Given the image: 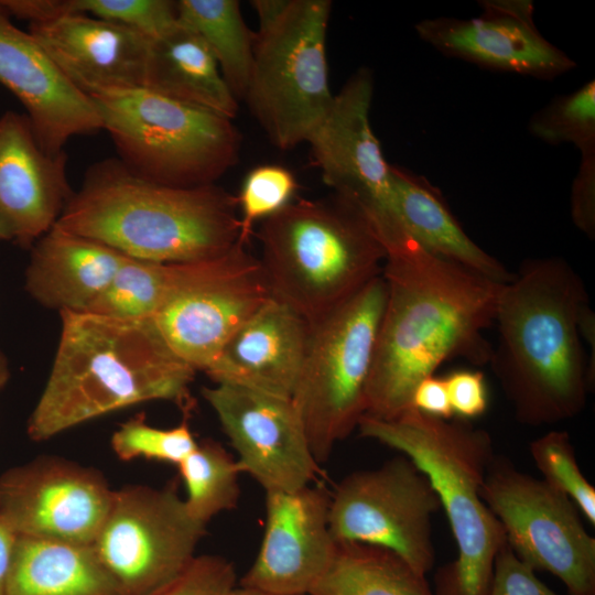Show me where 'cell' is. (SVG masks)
<instances>
[{"label":"cell","instance_id":"cell-26","mask_svg":"<svg viewBox=\"0 0 595 595\" xmlns=\"http://www.w3.org/2000/svg\"><path fill=\"white\" fill-rule=\"evenodd\" d=\"M7 595H121L91 544L17 537Z\"/></svg>","mask_w":595,"mask_h":595},{"label":"cell","instance_id":"cell-43","mask_svg":"<svg viewBox=\"0 0 595 595\" xmlns=\"http://www.w3.org/2000/svg\"><path fill=\"white\" fill-rule=\"evenodd\" d=\"M17 536L0 519V595H7V581Z\"/></svg>","mask_w":595,"mask_h":595},{"label":"cell","instance_id":"cell-20","mask_svg":"<svg viewBox=\"0 0 595 595\" xmlns=\"http://www.w3.org/2000/svg\"><path fill=\"white\" fill-rule=\"evenodd\" d=\"M0 84L23 105L41 147L56 154L75 136L102 129L93 100L78 90L0 1Z\"/></svg>","mask_w":595,"mask_h":595},{"label":"cell","instance_id":"cell-24","mask_svg":"<svg viewBox=\"0 0 595 595\" xmlns=\"http://www.w3.org/2000/svg\"><path fill=\"white\" fill-rule=\"evenodd\" d=\"M396 213L408 234L431 253L506 284L515 273L463 230L439 188L424 176L390 164Z\"/></svg>","mask_w":595,"mask_h":595},{"label":"cell","instance_id":"cell-6","mask_svg":"<svg viewBox=\"0 0 595 595\" xmlns=\"http://www.w3.org/2000/svg\"><path fill=\"white\" fill-rule=\"evenodd\" d=\"M253 234L271 296L310 327L382 273L386 251L374 228L335 194L292 201Z\"/></svg>","mask_w":595,"mask_h":595},{"label":"cell","instance_id":"cell-10","mask_svg":"<svg viewBox=\"0 0 595 595\" xmlns=\"http://www.w3.org/2000/svg\"><path fill=\"white\" fill-rule=\"evenodd\" d=\"M271 298L258 258L238 242L220 257L175 263L170 290L152 321L177 358L205 372Z\"/></svg>","mask_w":595,"mask_h":595},{"label":"cell","instance_id":"cell-8","mask_svg":"<svg viewBox=\"0 0 595 595\" xmlns=\"http://www.w3.org/2000/svg\"><path fill=\"white\" fill-rule=\"evenodd\" d=\"M387 296L382 274L311 326L292 393L316 462L328 459L366 413L367 387Z\"/></svg>","mask_w":595,"mask_h":595},{"label":"cell","instance_id":"cell-18","mask_svg":"<svg viewBox=\"0 0 595 595\" xmlns=\"http://www.w3.org/2000/svg\"><path fill=\"white\" fill-rule=\"evenodd\" d=\"M331 495L321 486L266 493V526L258 554L239 585L281 594H309L336 548Z\"/></svg>","mask_w":595,"mask_h":595},{"label":"cell","instance_id":"cell-40","mask_svg":"<svg viewBox=\"0 0 595 595\" xmlns=\"http://www.w3.org/2000/svg\"><path fill=\"white\" fill-rule=\"evenodd\" d=\"M411 407L431 416L445 420L454 418L445 380L434 375L422 379L416 385Z\"/></svg>","mask_w":595,"mask_h":595},{"label":"cell","instance_id":"cell-22","mask_svg":"<svg viewBox=\"0 0 595 595\" xmlns=\"http://www.w3.org/2000/svg\"><path fill=\"white\" fill-rule=\"evenodd\" d=\"M311 327L271 298L227 343L205 371L230 383L291 398L305 357Z\"/></svg>","mask_w":595,"mask_h":595},{"label":"cell","instance_id":"cell-34","mask_svg":"<svg viewBox=\"0 0 595 595\" xmlns=\"http://www.w3.org/2000/svg\"><path fill=\"white\" fill-rule=\"evenodd\" d=\"M296 190L294 174L282 165L262 164L249 171L237 196L239 242L248 245L255 225L291 203Z\"/></svg>","mask_w":595,"mask_h":595},{"label":"cell","instance_id":"cell-17","mask_svg":"<svg viewBox=\"0 0 595 595\" xmlns=\"http://www.w3.org/2000/svg\"><path fill=\"white\" fill-rule=\"evenodd\" d=\"M477 18L425 19L415 24L419 37L442 54L484 68L552 79L576 63L550 43L533 21L528 0L480 1Z\"/></svg>","mask_w":595,"mask_h":595},{"label":"cell","instance_id":"cell-44","mask_svg":"<svg viewBox=\"0 0 595 595\" xmlns=\"http://www.w3.org/2000/svg\"><path fill=\"white\" fill-rule=\"evenodd\" d=\"M232 595H309V594H281V593L267 592V591H261V589L245 587V586L239 585L236 587Z\"/></svg>","mask_w":595,"mask_h":595},{"label":"cell","instance_id":"cell-14","mask_svg":"<svg viewBox=\"0 0 595 595\" xmlns=\"http://www.w3.org/2000/svg\"><path fill=\"white\" fill-rule=\"evenodd\" d=\"M112 495L97 469L39 456L0 475V519L17 537L93 544Z\"/></svg>","mask_w":595,"mask_h":595},{"label":"cell","instance_id":"cell-25","mask_svg":"<svg viewBox=\"0 0 595 595\" xmlns=\"http://www.w3.org/2000/svg\"><path fill=\"white\" fill-rule=\"evenodd\" d=\"M143 88L232 120L238 100L201 36L177 23L150 43Z\"/></svg>","mask_w":595,"mask_h":595},{"label":"cell","instance_id":"cell-13","mask_svg":"<svg viewBox=\"0 0 595 595\" xmlns=\"http://www.w3.org/2000/svg\"><path fill=\"white\" fill-rule=\"evenodd\" d=\"M441 508L428 477L404 455L346 476L331 495L336 542L387 549L426 576L435 562L432 517Z\"/></svg>","mask_w":595,"mask_h":595},{"label":"cell","instance_id":"cell-41","mask_svg":"<svg viewBox=\"0 0 595 595\" xmlns=\"http://www.w3.org/2000/svg\"><path fill=\"white\" fill-rule=\"evenodd\" d=\"M577 328L581 339L584 340L592 350L587 363V376L593 389L595 383V313L589 303L584 304L577 315Z\"/></svg>","mask_w":595,"mask_h":595},{"label":"cell","instance_id":"cell-38","mask_svg":"<svg viewBox=\"0 0 595 595\" xmlns=\"http://www.w3.org/2000/svg\"><path fill=\"white\" fill-rule=\"evenodd\" d=\"M454 418L472 420L483 415L488 407L484 374L479 370H455L444 377Z\"/></svg>","mask_w":595,"mask_h":595},{"label":"cell","instance_id":"cell-23","mask_svg":"<svg viewBox=\"0 0 595 595\" xmlns=\"http://www.w3.org/2000/svg\"><path fill=\"white\" fill-rule=\"evenodd\" d=\"M128 256L55 225L33 246L25 290L39 304L63 312H87Z\"/></svg>","mask_w":595,"mask_h":595},{"label":"cell","instance_id":"cell-1","mask_svg":"<svg viewBox=\"0 0 595 595\" xmlns=\"http://www.w3.org/2000/svg\"><path fill=\"white\" fill-rule=\"evenodd\" d=\"M381 244L387 296L365 414L389 420L412 408L416 385L443 363L489 364L494 347L484 331L495 323L504 284L431 253L403 226Z\"/></svg>","mask_w":595,"mask_h":595},{"label":"cell","instance_id":"cell-3","mask_svg":"<svg viewBox=\"0 0 595 595\" xmlns=\"http://www.w3.org/2000/svg\"><path fill=\"white\" fill-rule=\"evenodd\" d=\"M55 357L26 433L47 441L72 428L150 401L191 409L195 370L166 346L152 320L63 312Z\"/></svg>","mask_w":595,"mask_h":595},{"label":"cell","instance_id":"cell-5","mask_svg":"<svg viewBox=\"0 0 595 595\" xmlns=\"http://www.w3.org/2000/svg\"><path fill=\"white\" fill-rule=\"evenodd\" d=\"M360 436L407 456L430 480L455 540L456 559L435 574L434 595H488L504 529L485 504L482 487L496 455L489 433L466 420L413 408L381 420L363 415Z\"/></svg>","mask_w":595,"mask_h":595},{"label":"cell","instance_id":"cell-33","mask_svg":"<svg viewBox=\"0 0 595 595\" xmlns=\"http://www.w3.org/2000/svg\"><path fill=\"white\" fill-rule=\"evenodd\" d=\"M110 444L119 459L147 458L178 465L197 445L187 421L171 429L148 424L143 416L122 423L111 435Z\"/></svg>","mask_w":595,"mask_h":595},{"label":"cell","instance_id":"cell-28","mask_svg":"<svg viewBox=\"0 0 595 595\" xmlns=\"http://www.w3.org/2000/svg\"><path fill=\"white\" fill-rule=\"evenodd\" d=\"M177 19L205 42L237 100L248 85L255 33L247 26L237 0H178Z\"/></svg>","mask_w":595,"mask_h":595},{"label":"cell","instance_id":"cell-29","mask_svg":"<svg viewBox=\"0 0 595 595\" xmlns=\"http://www.w3.org/2000/svg\"><path fill=\"white\" fill-rule=\"evenodd\" d=\"M177 467L186 487L184 501L195 520L207 526L216 515L236 508L241 472L236 458L220 443L197 442Z\"/></svg>","mask_w":595,"mask_h":595},{"label":"cell","instance_id":"cell-37","mask_svg":"<svg viewBox=\"0 0 595 595\" xmlns=\"http://www.w3.org/2000/svg\"><path fill=\"white\" fill-rule=\"evenodd\" d=\"M488 595H559L536 575V571L521 561L507 541L497 552Z\"/></svg>","mask_w":595,"mask_h":595},{"label":"cell","instance_id":"cell-39","mask_svg":"<svg viewBox=\"0 0 595 595\" xmlns=\"http://www.w3.org/2000/svg\"><path fill=\"white\" fill-rule=\"evenodd\" d=\"M571 217L577 229L589 239L595 237V154L581 155L572 183Z\"/></svg>","mask_w":595,"mask_h":595},{"label":"cell","instance_id":"cell-9","mask_svg":"<svg viewBox=\"0 0 595 595\" xmlns=\"http://www.w3.org/2000/svg\"><path fill=\"white\" fill-rule=\"evenodd\" d=\"M331 11L329 0H290L271 28L255 32L242 99L278 149L305 143L333 101L326 57Z\"/></svg>","mask_w":595,"mask_h":595},{"label":"cell","instance_id":"cell-30","mask_svg":"<svg viewBox=\"0 0 595 595\" xmlns=\"http://www.w3.org/2000/svg\"><path fill=\"white\" fill-rule=\"evenodd\" d=\"M175 263L127 257L87 313L118 320H152L163 303Z\"/></svg>","mask_w":595,"mask_h":595},{"label":"cell","instance_id":"cell-35","mask_svg":"<svg viewBox=\"0 0 595 595\" xmlns=\"http://www.w3.org/2000/svg\"><path fill=\"white\" fill-rule=\"evenodd\" d=\"M64 14L83 13L120 23L156 39L177 23L176 1L171 0H62Z\"/></svg>","mask_w":595,"mask_h":595},{"label":"cell","instance_id":"cell-16","mask_svg":"<svg viewBox=\"0 0 595 595\" xmlns=\"http://www.w3.org/2000/svg\"><path fill=\"white\" fill-rule=\"evenodd\" d=\"M374 75L358 68L309 136L311 158L333 194L356 205L369 220L398 216L390 186V163L370 125Z\"/></svg>","mask_w":595,"mask_h":595},{"label":"cell","instance_id":"cell-27","mask_svg":"<svg viewBox=\"0 0 595 595\" xmlns=\"http://www.w3.org/2000/svg\"><path fill=\"white\" fill-rule=\"evenodd\" d=\"M309 595H434L426 576L376 545L336 542L332 560Z\"/></svg>","mask_w":595,"mask_h":595},{"label":"cell","instance_id":"cell-32","mask_svg":"<svg viewBox=\"0 0 595 595\" xmlns=\"http://www.w3.org/2000/svg\"><path fill=\"white\" fill-rule=\"evenodd\" d=\"M529 452L542 480L567 496L594 526L595 488L578 466L570 434L563 430L549 431L530 442Z\"/></svg>","mask_w":595,"mask_h":595},{"label":"cell","instance_id":"cell-12","mask_svg":"<svg viewBox=\"0 0 595 595\" xmlns=\"http://www.w3.org/2000/svg\"><path fill=\"white\" fill-rule=\"evenodd\" d=\"M205 533L175 484L128 485L113 490L91 545L121 595H151L193 561Z\"/></svg>","mask_w":595,"mask_h":595},{"label":"cell","instance_id":"cell-21","mask_svg":"<svg viewBox=\"0 0 595 595\" xmlns=\"http://www.w3.org/2000/svg\"><path fill=\"white\" fill-rule=\"evenodd\" d=\"M29 33L64 76L88 97L143 88L152 39L133 29L71 13L29 23Z\"/></svg>","mask_w":595,"mask_h":595},{"label":"cell","instance_id":"cell-42","mask_svg":"<svg viewBox=\"0 0 595 595\" xmlns=\"http://www.w3.org/2000/svg\"><path fill=\"white\" fill-rule=\"evenodd\" d=\"M290 0H253L251 6L255 8L259 28L257 32H263L271 28L284 13Z\"/></svg>","mask_w":595,"mask_h":595},{"label":"cell","instance_id":"cell-19","mask_svg":"<svg viewBox=\"0 0 595 595\" xmlns=\"http://www.w3.org/2000/svg\"><path fill=\"white\" fill-rule=\"evenodd\" d=\"M67 155L39 143L25 113L0 116V241L32 246L61 217L73 196Z\"/></svg>","mask_w":595,"mask_h":595},{"label":"cell","instance_id":"cell-2","mask_svg":"<svg viewBox=\"0 0 595 595\" xmlns=\"http://www.w3.org/2000/svg\"><path fill=\"white\" fill-rule=\"evenodd\" d=\"M586 303L582 277L562 257L524 260L504 284L489 365L518 422L555 424L583 411L593 390L577 328Z\"/></svg>","mask_w":595,"mask_h":595},{"label":"cell","instance_id":"cell-15","mask_svg":"<svg viewBox=\"0 0 595 595\" xmlns=\"http://www.w3.org/2000/svg\"><path fill=\"white\" fill-rule=\"evenodd\" d=\"M237 453L241 473L264 490L295 491L311 485L320 473L291 398L230 383L203 388Z\"/></svg>","mask_w":595,"mask_h":595},{"label":"cell","instance_id":"cell-11","mask_svg":"<svg viewBox=\"0 0 595 595\" xmlns=\"http://www.w3.org/2000/svg\"><path fill=\"white\" fill-rule=\"evenodd\" d=\"M482 497L521 561L556 576L569 595H595V539L567 496L495 455Z\"/></svg>","mask_w":595,"mask_h":595},{"label":"cell","instance_id":"cell-36","mask_svg":"<svg viewBox=\"0 0 595 595\" xmlns=\"http://www.w3.org/2000/svg\"><path fill=\"white\" fill-rule=\"evenodd\" d=\"M236 587L231 562L220 555L202 554L151 595H232Z\"/></svg>","mask_w":595,"mask_h":595},{"label":"cell","instance_id":"cell-4","mask_svg":"<svg viewBox=\"0 0 595 595\" xmlns=\"http://www.w3.org/2000/svg\"><path fill=\"white\" fill-rule=\"evenodd\" d=\"M56 225L130 258L160 263L220 257L240 234L237 196L225 188L158 184L118 159L90 165Z\"/></svg>","mask_w":595,"mask_h":595},{"label":"cell","instance_id":"cell-31","mask_svg":"<svg viewBox=\"0 0 595 595\" xmlns=\"http://www.w3.org/2000/svg\"><path fill=\"white\" fill-rule=\"evenodd\" d=\"M529 132L549 144L571 143L581 155L595 154V82L552 99L533 113Z\"/></svg>","mask_w":595,"mask_h":595},{"label":"cell","instance_id":"cell-7","mask_svg":"<svg viewBox=\"0 0 595 595\" xmlns=\"http://www.w3.org/2000/svg\"><path fill=\"white\" fill-rule=\"evenodd\" d=\"M118 153L133 174L162 185L215 182L238 160L240 134L231 120L145 88L89 97Z\"/></svg>","mask_w":595,"mask_h":595},{"label":"cell","instance_id":"cell-45","mask_svg":"<svg viewBox=\"0 0 595 595\" xmlns=\"http://www.w3.org/2000/svg\"><path fill=\"white\" fill-rule=\"evenodd\" d=\"M10 376L8 360L4 355L0 351V391L6 386Z\"/></svg>","mask_w":595,"mask_h":595}]
</instances>
